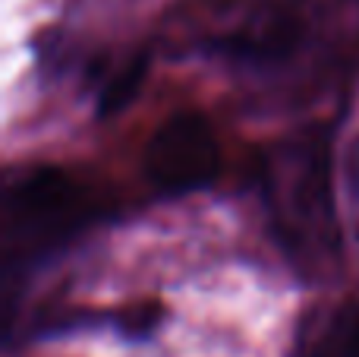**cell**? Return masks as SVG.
Masks as SVG:
<instances>
[{
  "label": "cell",
  "mask_w": 359,
  "mask_h": 357,
  "mask_svg": "<svg viewBox=\"0 0 359 357\" xmlns=\"http://www.w3.org/2000/svg\"><path fill=\"white\" fill-rule=\"evenodd\" d=\"M221 168L211 124L196 111H180L155 130L145 149V174L168 193L211 183Z\"/></svg>",
  "instance_id": "6da1fadb"
},
{
  "label": "cell",
  "mask_w": 359,
  "mask_h": 357,
  "mask_svg": "<svg viewBox=\"0 0 359 357\" xmlns=\"http://www.w3.org/2000/svg\"><path fill=\"white\" fill-rule=\"evenodd\" d=\"M13 209L32 221H63L79 209V190L60 171H41L16 187Z\"/></svg>",
  "instance_id": "7a4b0ae2"
},
{
  "label": "cell",
  "mask_w": 359,
  "mask_h": 357,
  "mask_svg": "<svg viewBox=\"0 0 359 357\" xmlns=\"http://www.w3.org/2000/svg\"><path fill=\"white\" fill-rule=\"evenodd\" d=\"M145 73H149V63H145V57H136V60H130L120 73H114L111 79H107V86L101 89L98 95V114H114L120 111V108H126L133 98H136V92L142 89L145 82Z\"/></svg>",
  "instance_id": "3957f363"
},
{
  "label": "cell",
  "mask_w": 359,
  "mask_h": 357,
  "mask_svg": "<svg viewBox=\"0 0 359 357\" xmlns=\"http://www.w3.org/2000/svg\"><path fill=\"white\" fill-rule=\"evenodd\" d=\"M158 320H161V304L145 301V304H136V307L126 310L123 320H120V329H123L126 335H149L151 329L158 326Z\"/></svg>",
  "instance_id": "277c9868"
}]
</instances>
